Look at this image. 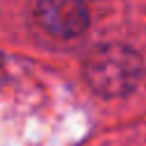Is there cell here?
<instances>
[{
	"mask_svg": "<svg viewBox=\"0 0 146 146\" xmlns=\"http://www.w3.org/2000/svg\"><path fill=\"white\" fill-rule=\"evenodd\" d=\"M82 71L94 91L103 96H125L139 82L141 59L123 43H105L89 52Z\"/></svg>",
	"mask_w": 146,
	"mask_h": 146,
	"instance_id": "1",
	"label": "cell"
},
{
	"mask_svg": "<svg viewBox=\"0 0 146 146\" xmlns=\"http://www.w3.org/2000/svg\"><path fill=\"white\" fill-rule=\"evenodd\" d=\"M36 23L52 36L73 39L89 25V9L84 0H39L34 7Z\"/></svg>",
	"mask_w": 146,
	"mask_h": 146,
	"instance_id": "2",
	"label": "cell"
}]
</instances>
